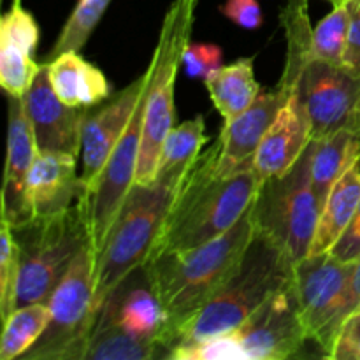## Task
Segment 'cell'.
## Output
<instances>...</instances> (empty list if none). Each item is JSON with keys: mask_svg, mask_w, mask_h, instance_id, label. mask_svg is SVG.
<instances>
[{"mask_svg": "<svg viewBox=\"0 0 360 360\" xmlns=\"http://www.w3.org/2000/svg\"><path fill=\"white\" fill-rule=\"evenodd\" d=\"M350 4V28L345 53V67L360 74V0H348Z\"/></svg>", "mask_w": 360, "mask_h": 360, "instance_id": "35", "label": "cell"}, {"mask_svg": "<svg viewBox=\"0 0 360 360\" xmlns=\"http://www.w3.org/2000/svg\"><path fill=\"white\" fill-rule=\"evenodd\" d=\"M329 359L360 360V304L341 326Z\"/></svg>", "mask_w": 360, "mask_h": 360, "instance_id": "33", "label": "cell"}, {"mask_svg": "<svg viewBox=\"0 0 360 360\" xmlns=\"http://www.w3.org/2000/svg\"><path fill=\"white\" fill-rule=\"evenodd\" d=\"M330 253L338 257V259L347 260V262L357 260L360 257V202L357 211H355L354 220L348 225V229L341 236L340 241L330 250Z\"/></svg>", "mask_w": 360, "mask_h": 360, "instance_id": "36", "label": "cell"}, {"mask_svg": "<svg viewBox=\"0 0 360 360\" xmlns=\"http://www.w3.org/2000/svg\"><path fill=\"white\" fill-rule=\"evenodd\" d=\"M354 285H355V292H357L359 299H360V257L355 260V274H354Z\"/></svg>", "mask_w": 360, "mask_h": 360, "instance_id": "37", "label": "cell"}, {"mask_svg": "<svg viewBox=\"0 0 360 360\" xmlns=\"http://www.w3.org/2000/svg\"><path fill=\"white\" fill-rule=\"evenodd\" d=\"M285 98L287 95L280 84L267 90L262 88L255 102L243 115H239L234 122L224 123L220 136L217 137L218 174L227 176L252 167L260 141L273 125Z\"/></svg>", "mask_w": 360, "mask_h": 360, "instance_id": "16", "label": "cell"}, {"mask_svg": "<svg viewBox=\"0 0 360 360\" xmlns=\"http://www.w3.org/2000/svg\"><path fill=\"white\" fill-rule=\"evenodd\" d=\"M313 150L315 139L290 171L260 183L252 204L255 231L271 239L294 264L309 255L322 211L311 181Z\"/></svg>", "mask_w": 360, "mask_h": 360, "instance_id": "7", "label": "cell"}, {"mask_svg": "<svg viewBox=\"0 0 360 360\" xmlns=\"http://www.w3.org/2000/svg\"><path fill=\"white\" fill-rule=\"evenodd\" d=\"M294 269L295 264L271 239L255 231L239 266L207 304L176 333L171 352L241 326L294 276Z\"/></svg>", "mask_w": 360, "mask_h": 360, "instance_id": "3", "label": "cell"}, {"mask_svg": "<svg viewBox=\"0 0 360 360\" xmlns=\"http://www.w3.org/2000/svg\"><path fill=\"white\" fill-rule=\"evenodd\" d=\"M97 311L108 316L111 322H115L120 329H123L130 336L155 341V343L165 347L167 315H165V309L155 290L146 266L129 274L105 297Z\"/></svg>", "mask_w": 360, "mask_h": 360, "instance_id": "14", "label": "cell"}, {"mask_svg": "<svg viewBox=\"0 0 360 360\" xmlns=\"http://www.w3.org/2000/svg\"><path fill=\"white\" fill-rule=\"evenodd\" d=\"M39 151H55L77 157L81 151V127L86 109L63 104L53 90L48 62H42L34 84L23 97Z\"/></svg>", "mask_w": 360, "mask_h": 360, "instance_id": "15", "label": "cell"}, {"mask_svg": "<svg viewBox=\"0 0 360 360\" xmlns=\"http://www.w3.org/2000/svg\"><path fill=\"white\" fill-rule=\"evenodd\" d=\"M51 320L23 360H84L97 319L95 253L84 246L49 295Z\"/></svg>", "mask_w": 360, "mask_h": 360, "instance_id": "9", "label": "cell"}, {"mask_svg": "<svg viewBox=\"0 0 360 360\" xmlns=\"http://www.w3.org/2000/svg\"><path fill=\"white\" fill-rule=\"evenodd\" d=\"M327 2H330V4H333V6H340V4L348 2V0H327Z\"/></svg>", "mask_w": 360, "mask_h": 360, "instance_id": "38", "label": "cell"}, {"mask_svg": "<svg viewBox=\"0 0 360 360\" xmlns=\"http://www.w3.org/2000/svg\"><path fill=\"white\" fill-rule=\"evenodd\" d=\"M51 311L46 302L20 306L14 309L6 322H2V340H0V359H21L48 327Z\"/></svg>", "mask_w": 360, "mask_h": 360, "instance_id": "26", "label": "cell"}, {"mask_svg": "<svg viewBox=\"0 0 360 360\" xmlns=\"http://www.w3.org/2000/svg\"><path fill=\"white\" fill-rule=\"evenodd\" d=\"M354 274L355 260L347 262L330 252L308 255L295 264L294 281L306 336L326 357H330L347 316L360 304Z\"/></svg>", "mask_w": 360, "mask_h": 360, "instance_id": "10", "label": "cell"}, {"mask_svg": "<svg viewBox=\"0 0 360 360\" xmlns=\"http://www.w3.org/2000/svg\"><path fill=\"white\" fill-rule=\"evenodd\" d=\"M179 186L164 181H153L150 185L134 183L101 252L95 257L97 309L129 274L146 266Z\"/></svg>", "mask_w": 360, "mask_h": 360, "instance_id": "4", "label": "cell"}, {"mask_svg": "<svg viewBox=\"0 0 360 360\" xmlns=\"http://www.w3.org/2000/svg\"><path fill=\"white\" fill-rule=\"evenodd\" d=\"M360 160V132L340 130L315 139L311 160V181L320 206L323 207L338 179Z\"/></svg>", "mask_w": 360, "mask_h": 360, "instance_id": "22", "label": "cell"}, {"mask_svg": "<svg viewBox=\"0 0 360 360\" xmlns=\"http://www.w3.org/2000/svg\"><path fill=\"white\" fill-rule=\"evenodd\" d=\"M197 0H172L162 21L158 42L148 65V86L144 98V125L136 183L155 181L162 144L174 129V86L183 55L190 44Z\"/></svg>", "mask_w": 360, "mask_h": 360, "instance_id": "5", "label": "cell"}, {"mask_svg": "<svg viewBox=\"0 0 360 360\" xmlns=\"http://www.w3.org/2000/svg\"><path fill=\"white\" fill-rule=\"evenodd\" d=\"M350 28V4L333 6V11L313 28V58L345 65Z\"/></svg>", "mask_w": 360, "mask_h": 360, "instance_id": "28", "label": "cell"}, {"mask_svg": "<svg viewBox=\"0 0 360 360\" xmlns=\"http://www.w3.org/2000/svg\"><path fill=\"white\" fill-rule=\"evenodd\" d=\"M146 72L141 74L120 94L109 97L101 108H88L84 111L83 127H81V158H83V172L79 176L81 188L91 185V181L104 167L111 151L122 139L146 86Z\"/></svg>", "mask_w": 360, "mask_h": 360, "instance_id": "12", "label": "cell"}, {"mask_svg": "<svg viewBox=\"0 0 360 360\" xmlns=\"http://www.w3.org/2000/svg\"><path fill=\"white\" fill-rule=\"evenodd\" d=\"M253 234L255 225L250 206L241 220L220 238L197 248L150 257L146 269L167 315L165 347L169 354L176 333L207 304L234 273Z\"/></svg>", "mask_w": 360, "mask_h": 360, "instance_id": "2", "label": "cell"}, {"mask_svg": "<svg viewBox=\"0 0 360 360\" xmlns=\"http://www.w3.org/2000/svg\"><path fill=\"white\" fill-rule=\"evenodd\" d=\"M167 355L160 343L130 336L97 311L84 360H151Z\"/></svg>", "mask_w": 360, "mask_h": 360, "instance_id": "25", "label": "cell"}, {"mask_svg": "<svg viewBox=\"0 0 360 360\" xmlns=\"http://www.w3.org/2000/svg\"><path fill=\"white\" fill-rule=\"evenodd\" d=\"M0 319L18 308V283H20V246L9 221L2 220L0 229Z\"/></svg>", "mask_w": 360, "mask_h": 360, "instance_id": "30", "label": "cell"}, {"mask_svg": "<svg viewBox=\"0 0 360 360\" xmlns=\"http://www.w3.org/2000/svg\"><path fill=\"white\" fill-rule=\"evenodd\" d=\"M311 125L313 139L340 130L360 132V74L311 58L295 90Z\"/></svg>", "mask_w": 360, "mask_h": 360, "instance_id": "11", "label": "cell"}, {"mask_svg": "<svg viewBox=\"0 0 360 360\" xmlns=\"http://www.w3.org/2000/svg\"><path fill=\"white\" fill-rule=\"evenodd\" d=\"M9 125H7V157L2 188V220L13 229L32 221L28 204V176L39 153L32 123L25 109L23 97L7 95Z\"/></svg>", "mask_w": 360, "mask_h": 360, "instance_id": "13", "label": "cell"}, {"mask_svg": "<svg viewBox=\"0 0 360 360\" xmlns=\"http://www.w3.org/2000/svg\"><path fill=\"white\" fill-rule=\"evenodd\" d=\"M13 234L20 246L18 308L48 302L77 253L90 245L79 200L65 213L13 229Z\"/></svg>", "mask_w": 360, "mask_h": 360, "instance_id": "8", "label": "cell"}, {"mask_svg": "<svg viewBox=\"0 0 360 360\" xmlns=\"http://www.w3.org/2000/svg\"><path fill=\"white\" fill-rule=\"evenodd\" d=\"M204 84L224 123L234 122L243 115L262 90L255 79L253 58H239L221 65L204 79Z\"/></svg>", "mask_w": 360, "mask_h": 360, "instance_id": "21", "label": "cell"}, {"mask_svg": "<svg viewBox=\"0 0 360 360\" xmlns=\"http://www.w3.org/2000/svg\"><path fill=\"white\" fill-rule=\"evenodd\" d=\"M48 70L55 94L70 108H94L111 97V86L104 72L77 51H67L53 58L48 62Z\"/></svg>", "mask_w": 360, "mask_h": 360, "instance_id": "19", "label": "cell"}, {"mask_svg": "<svg viewBox=\"0 0 360 360\" xmlns=\"http://www.w3.org/2000/svg\"><path fill=\"white\" fill-rule=\"evenodd\" d=\"M308 341L294 276L229 333L171 352L174 360H285Z\"/></svg>", "mask_w": 360, "mask_h": 360, "instance_id": "6", "label": "cell"}, {"mask_svg": "<svg viewBox=\"0 0 360 360\" xmlns=\"http://www.w3.org/2000/svg\"><path fill=\"white\" fill-rule=\"evenodd\" d=\"M183 63L190 77L206 79L210 74L221 67L220 46L210 42H190L183 55Z\"/></svg>", "mask_w": 360, "mask_h": 360, "instance_id": "32", "label": "cell"}, {"mask_svg": "<svg viewBox=\"0 0 360 360\" xmlns=\"http://www.w3.org/2000/svg\"><path fill=\"white\" fill-rule=\"evenodd\" d=\"M360 202V160L355 162L330 190L313 238L309 255H320L334 248L352 224Z\"/></svg>", "mask_w": 360, "mask_h": 360, "instance_id": "20", "label": "cell"}, {"mask_svg": "<svg viewBox=\"0 0 360 360\" xmlns=\"http://www.w3.org/2000/svg\"><path fill=\"white\" fill-rule=\"evenodd\" d=\"M42 63L9 42H0V86L11 97H25Z\"/></svg>", "mask_w": 360, "mask_h": 360, "instance_id": "29", "label": "cell"}, {"mask_svg": "<svg viewBox=\"0 0 360 360\" xmlns=\"http://www.w3.org/2000/svg\"><path fill=\"white\" fill-rule=\"evenodd\" d=\"M225 18L245 30H257L262 27V9L259 0H225L220 6Z\"/></svg>", "mask_w": 360, "mask_h": 360, "instance_id": "34", "label": "cell"}, {"mask_svg": "<svg viewBox=\"0 0 360 360\" xmlns=\"http://www.w3.org/2000/svg\"><path fill=\"white\" fill-rule=\"evenodd\" d=\"M311 141V125L306 109L297 91H292L260 141L253 158L259 178L264 181L290 171Z\"/></svg>", "mask_w": 360, "mask_h": 360, "instance_id": "17", "label": "cell"}, {"mask_svg": "<svg viewBox=\"0 0 360 360\" xmlns=\"http://www.w3.org/2000/svg\"><path fill=\"white\" fill-rule=\"evenodd\" d=\"M111 2L112 0H77L44 62H51L62 53L79 51L86 44L91 32L95 30Z\"/></svg>", "mask_w": 360, "mask_h": 360, "instance_id": "27", "label": "cell"}, {"mask_svg": "<svg viewBox=\"0 0 360 360\" xmlns=\"http://www.w3.org/2000/svg\"><path fill=\"white\" fill-rule=\"evenodd\" d=\"M79 193L81 178L76 176V157L39 151L28 176L32 220L65 213L77 202Z\"/></svg>", "mask_w": 360, "mask_h": 360, "instance_id": "18", "label": "cell"}, {"mask_svg": "<svg viewBox=\"0 0 360 360\" xmlns=\"http://www.w3.org/2000/svg\"><path fill=\"white\" fill-rule=\"evenodd\" d=\"M206 141V123L202 115L174 127L162 144L155 181L181 185L185 176L202 153Z\"/></svg>", "mask_w": 360, "mask_h": 360, "instance_id": "24", "label": "cell"}, {"mask_svg": "<svg viewBox=\"0 0 360 360\" xmlns=\"http://www.w3.org/2000/svg\"><path fill=\"white\" fill-rule=\"evenodd\" d=\"M280 21L287 37V58L278 84L288 97L297 90L302 72L313 58V28L308 0H287L280 13Z\"/></svg>", "mask_w": 360, "mask_h": 360, "instance_id": "23", "label": "cell"}, {"mask_svg": "<svg viewBox=\"0 0 360 360\" xmlns=\"http://www.w3.org/2000/svg\"><path fill=\"white\" fill-rule=\"evenodd\" d=\"M217 157L218 141H214L183 179L151 257L213 241L250 210L262 183L255 167L221 176L217 172Z\"/></svg>", "mask_w": 360, "mask_h": 360, "instance_id": "1", "label": "cell"}, {"mask_svg": "<svg viewBox=\"0 0 360 360\" xmlns=\"http://www.w3.org/2000/svg\"><path fill=\"white\" fill-rule=\"evenodd\" d=\"M39 25L32 13L23 7L21 0H13V6L0 21V42H9L21 51L35 56L39 46Z\"/></svg>", "mask_w": 360, "mask_h": 360, "instance_id": "31", "label": "cell"}]
</instances>
